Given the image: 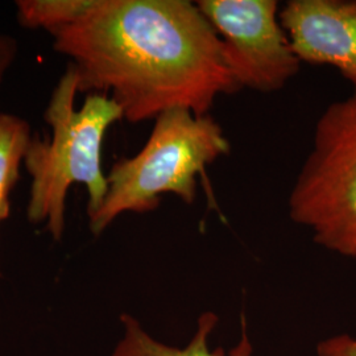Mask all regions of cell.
Returning a JSON list of instances; mask_svg holds the SVG:
<instances>
[{
  "label": "cell",
  "instance_id": "8992f818",
  "mask_svg": "<svg viewBox=\"0 0 356 356\" xmlns=\"http://www.w3.org/2000/svg\"><path fill=\"white\" fill-rule=\"evenodd\" d=\"M280 23L301 63L330 65L356 92V0H291Z\"/></svg>",
  "mask_w": 356,
  "mask_h": 356
},
{
  "label": "cell",
  "instance_id": "277c9868",
  "mask_svg": "<svg viewBox=\"0 0 356 356\" xmlns=\"http://www.w3.org/2000/svg\"><path fill=\"white\" fill-rule=\"evenodd\" d=\"M289 216L337 254L356 257V92L327 106L289 194Z\"/></svg>",
  "mask_w": 356,
  "mask_h": 356
},
{
  "label": "cell",
  "instance_id": "5b68a950",
  "mask_svg": "<svg viewBox=\"0 0 356 356\" xmlns=\"http://www.w3.org/2000/svg\"><path fill=\"white\" fill-rule=\"evenodd\" d=\"M197 6L220 38L239 89L280 91L298 73L301 61L277 19V1L200 0Z\"/></svg>",
  "mask_w": 356,
  "mask_h": 356
},
{
  "label": "cell",
  "instance_id": "3957f363",
  "mask_svg": "<svg viewBox=\"0 0 356 356\" xmlns=\"http://www.w3.org/2000/svg\"><path fill=\"white\" fill-rule=\"evenodd\" d=\"M229 151V139L211 116L185 108L159 115L140 151L116 161L107 175V194L89 216L90 231L98 236L124 213L153 211L164 194L194 204L197 177Z\"/></svg>",
  "mask_w": 356,
  "mask_h": 356
},
{
  "label": "cell",
  "instance_id": "9c48e42d",
  "mask_svg": "<svg viewBox=\"0 0 356 356\" xmlns=\"http://www.w3.org/2000/svg\"><path fill=\"white\" fill-rule=\"evenodd\" d=\"M94 0H20L16 1L17 20L26 28L56 33L74 24Z\"/></svg>",
  "mask_w": 356,
  "mask_h": 356
},
{
  "label": "cell",
  "instance_id": "30bf717a",
  "mask_svg": "<svg viewBox=\"0 0 356 356\" xmlns=\"http://www.w3.org/2000/svg\"><path fill=\"white\" fill-rule=\"evenodd\" d=\"M318 356H356V339L348 335H338L317 347Z\"/></svg>",
  "mask_w": 356,
  "mask_h": 356
},
{
  "label": "cell",
  "instance_id": "ba28073f",
  "mask_svg": "<svg viewBox=\"0 0 356 356\" xmlns=\"http://www.w3.org/2000/svg\"><path fill=\"white\" fill-rule=\"evenodd\" d=\"M31 140V127L26 120L0 113V223L11 213L10 195Z\"/></svg>",
  "mask_w": 356,
  "mask_h": 356
},
{
  "label": "cell",
  "instance_id": "52a82bcc",
  "mask_svg": "<svg viewBox=\"0 0 356 356\" xmlns=\"http://www.w3.org/2000/svg\"><path fill=\"white\" fill-rule=\"evenodd\" d=\"M122 323L124 334L116 344L113 356H252V346L245 331H243L241 342L229 353H225L222 348L210 351L207 341L218 323V317L210 312L200 317L198 330L191 343L184 348L156 341L136 319L128 314L122 316Z\"/></svg>",
  "mask_w": 356,
  "mask_h": 356
},
{
  "label": "cell",
  "instance_id": "6da1fadb",
  "mask_svg": "<svg viewBox=\"0 0 356 356\" xmlns=\"http://www.w3.org/2000/svg\"><path fill=\"white\" fill-rule=\"evenodd\" d=\"M51 36L76 70L78 91L108 95L129 123L173 108L204 116L241 90L216 29L188 0H94Z\"/></svg>",
  "mask_w": 356,
  "mask_h": 356
},
{
  "label": "cell",
  "instance_id": "7a4b0ae2",
  "mask_svg": "<svg viewBox=\"0 0 356 356\" xmlns=\"http://www.w3.org/2000/svg\"><path fill=\"white\" fill-rule=\"evenodd\" d=\"M78 92V74L69 64L44 115L51 138H32L23 163L31 177L28 220L44 223L54 241L64 236L66 197L73 184L88 189V216L101 209L108 189L101 159L103 140L108 128L123 119L122 108L106 94H89L76 110Z\"/></svg>",
  "mask_w": 356,
  "mask_h": 356
},
{
  "label": "cell",
  "instance_id": "8fae6325",
  "mask_svg": "<svg viewBox=\"0 0 356 356\" xmlns=\"http://www.w3.org/2000/svg\"><path fill=\"white\" fill-rule=\"evenodd\" d=\"M17 54V44L11 36H0V86Z\"/></svg>",
  "mask_w": 356,
  "mask_h": 356
}]
</instances>
